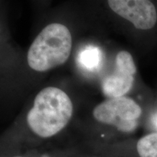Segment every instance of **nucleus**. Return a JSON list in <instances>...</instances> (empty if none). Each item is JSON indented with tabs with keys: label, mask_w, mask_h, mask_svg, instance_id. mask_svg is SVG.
<instances>
[{
	"label": "nucleus",
	"mask_w": 157,
	"mask_h": 157,
	"mask_svg": "<svg viewBox=\"0 0 157 157\" xmlns=\"http://www.w3.org/2000/svg\"><path fill=\"white\" fill-rule=\"evenodd\" d=\"M73 114V104L67 94L57 87L41 90L27 115L31 130L42 137H50L62 130Z\"/></svg>",
	"instance_id": "obj_1"
},
{
	"label": "nucleus",
	"mask_w": 157,
	"mask_h": 157,
	"mask_svg": "<svg viewBox=\"0 0 157 157\" xmlns=\"http://www.w3.org/2000/svg\"><path fill=\"white\" fill-rule=\"evenodd\" d=\"M72 38L66 25H47L31 44L27 54L29 66L36 71H46L67 61L71 52Z\"/></svg>",
	"instance_id": "obj_2"
},
{
	"label": "nucleus",
	"mask_w": 157,
	"mask_h": 157,
	"mask_svg": "<svg viewBox=\"0 0 157 157\" xmlns=\"http://www.w3.org/2000/svg\"><path fill=\"white\" fill-rule=\"evenodd\" d=\"M142 113L141 108L131 98L119 97L109 98L97 105L93 116L98 121L112 125L122 132H134Z\"/></svg>",
	"instance_id": "obj_3"
},
{
	"label": "nucleus",
	"mask_w": 157,
	"mask_h": 157,
	"mask_svg": "<svg viewBox=\"0 0 157 157\" xmlns=\"http://www.w3.org/2000/svg\"><path fill=\"white\" fill-rule=\"evenodd\" d=\"M114 71L102 82V91L106 97H122L132 87L136 66L129 52L120 51L116 57Z\"/></svg>",
	"instance_id": "obj_4"
},
{
	"label": "nucleus",
	"mask_w": 157,
	"mask_h": 157,
	"mask_svg": "<svg viewBox=\"0 0 157 157\" xmlns=\"http://www.w3.org/2000/svg\"><path fill=\"white\" fill-rule=\"evenodd\" d=\"M111 9L129 21L135 28L148 30L156 25L157 13L151 2L146 0H109Z\"/></svg>",
	"instance_id": "obj_5"
},
{
	"label": "nucleus",
	"mask_w": 157,
	"mask_h": 157,
	"mask_svg": "<svg viewBox=\"0 0 157 157\" xmlns=\"http://www.w3.org/2000/svg\"><path fill=\"white\" fill-rule=\"evenodd\" d=\"M101 59V50L94 46L87 47L82 50L78 56V61L79 64L86 69L93 71L99 67Z\"/></svg>",
	"instance_id": "obj_6"
},
{
	"label": "nucleus",
	"mask_w": 157,
	"mask_h": 157,
	"mask_svg": "<svg viewBox=\"0 0 157 157\" xmlns=\"http://www.w3.org/2000/svg\"><path fill=\"white\" fill-rule=\"evenodd\" d=\"M136 148L140 157H157V132L141 137L137 141Z\"/></svg>",
	"instance_id": "obj_7"
},
{
	"label": "nucleus",
	"mask_w": 157,
	"mask_h": 157,
	"mask_svg": "<svg viewBox=\"0 0 157 157\" xmlns=\"http://www.w3.org/2000/svg\"><path fill=\"white\" fill-rule=\"evenodd\" d=\"M156 127H157V120H156Z\"/></svg>",
	"instance_id": "obj_8"
}]
</instances>
